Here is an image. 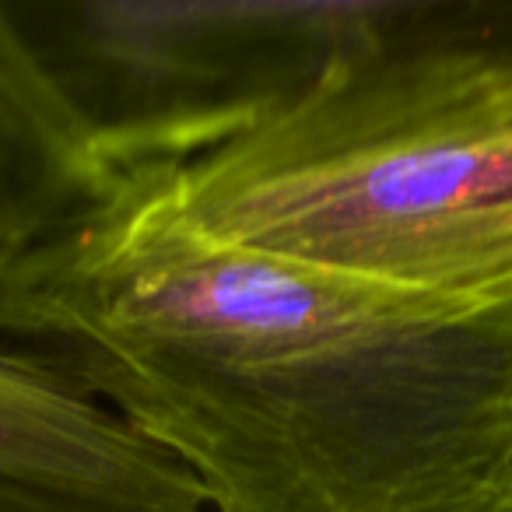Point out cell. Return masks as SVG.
Here are the masks:
<instances>
[{
    "instance_id": "5b68a950",
    "label": "cell",
    "mask_w": 512,
    "mask_h": 512,
    "mask_svg": "<svg viewBox=\"0 0 512 512\" xmlns=\"http://www.w3.org/2000/svg\"><path fill=\"white\" fill-rule=\"evenodd\" d=\"M113 179L0 0V274L92 207Z\"/></svg>"
},
{
    "instance_id": "277c9868",
    "label": "cell",
    "mask_w": 512,
    "mask_h": 512,
    "mask_svg": "<svg viewBox=\"0 0 512 512\" xmlns=\"http://www.w3.org/2000/svg\"><path fill=\"white\" fill-rule=\"evenodd\" d=\"M0 512H207L116 414L0 351Z\"/></svg>"
},
{
    "instance_id": "7a4b0ae2",
    "label": "cell",
    "mask_w": 512,
    "mask_h": 512,
    "mask_svg": "<svg viewBox=\"0 0 512 512\" xmlns=\"http://www.w3.org/2000/svg\"><path fill=\"white\" fill-rule=\"evenodd\" d=\"M123 179L211 242L439 299H512V0L362 4L253 120Z\"/></svg>"
},
{
    "instance_id": "6da1fadb",
    "label": "cell",
    "mask_w": 512,
    "mask_h": 512,
    "mask_svg": "<svg viewBox=\"0 0 512 512\" xmlns=\"http://www.w3.org/2000/svg\"><path fill=\"white\" fill-rule=\"evenodd\" d=\"M0 351L116 414L207 512H512V299L211 242L123 176L0 274Z\"/></svg>"
},
{
    "instance_id": "3957f363",
    "label": "cell",
    "mask_w": 512,
    "mask_h": 512,
    "mask_svg": "<svg viewBox=\"0 0 512 512\" xmlns=\"http://www.w3.org/2000/svg\"><path fill=\"white\" fill-rule=\"evenodd\" d=\"M113 176L221 141L313 74L362 4L4 0Z\"/></svg>"
}]
</instances>
